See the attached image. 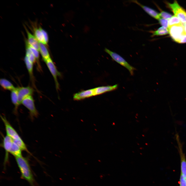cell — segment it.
<instances>
[{"label":"cell","mask_w":186,"mask_h":186,"mask_svg":"<svg viewBox=\"0 0 186 186\" xmlns=\"http://www.w3.org/2000/svg\"><path fill=\"white\" fill-rule=\"evenodd\" d=\"M15 158L21 178L27 181L32 186H34L35 181L28 159L22 156Z\"/></svg>","instance_id":"cell-1"},{"label":"cell","mask_w":186,"mask_h":186,"mask_svg":"<svg viewBox=\"0 0 186 186\" xmlns=\"http://www.w3.org/2000/svg\"><path fill=\"white\" fill-rule=\"evenodd\" d=\"M105 51L109 55L112 59L117 63L127 69L131 75H133L135 68L131 65L126 60L118 54L105 48Z\"/></svg>","instance_id":"cell-2"},{"label":"cell","mask_w":186,"mask_h":186,"mask_svg":"<svg viewBox=\"0 0 186 186\" xmlns=\"http://www.w3.org/2000/svg\"><path fill=\"white\" fill-rule=\"evenodd\" d=\"M166 4L182 24H184L186 23V11L176 1H174L172 3L167 2Z\"/></svg>","instance_id":"cell-3"},{"label":"cell","mask_w":186,"mask_h":186,"mask_svg":"<svg viewBox=\"0 0 186 186\" xmlns=\"http://www.w3.org/2000/svg\"><path fill=\"white\" fill-rule=\"evenodd\" d=\"M168 30L172 39L174 41L180 43L182 37L185 34L184 32L183 24H182L172 26L168 27Z\"/></svg>","instance_id":"cell-4"},{"label":"cell","mask_w":186,"mask_h":186,"mask_svg":"<svg viewBox=\"0 0 186 186\" xmlns=\"http://www.w3.org/2000/svg\"><path fill=\"white\" fill-rule=\"evenodd\" d=\"M175 139L177 144V149L178 150L181 159V174L186 178V159L183 150V145L180 139L178 133L175 134Z\"/></svg>","instance_id":"cell-5"},{"label":"cell","mask_w":186,"mask_h":186,"mask_svg":"<svg viewBox=\"0 0 186 186\" xmlns=\"http://www.w3.org/2000/svg\"><path fill=\"white\" fill-rule=\"evenodd\" d=\"M21 104L29 110L30 116L32 119L37 117L38 113L35 107L34 100L32 95L25 98L22 101Z\"/></svg>","instance_id":"cell-6"},{"label":"cell","mask_w":186,"mask_h":186,"mask_svg":"<svg viewBox=\"0 0 186 186\" xmlns=\"http://www.w3.org/2000/svg\"><path fill=\"white\" fill-rule=\"evenodd\" d=\"M1 118L5 126L6 135L13 141L21 138L16 130L11 125L5 116L1 115Z\"/></svg>","instance_id":"cell-7"},{"label":"cell","mask_w":186,"mask_h":186,"mask_svg":"<svg viewBox=\"0 0 186 186\" xmlns=\"http://www.w3.org/2000/svg\"><path fill=\"white\" fill-rule=\"evenodd\" d=\"M51 74L55 81L56 90L59 89V84L57 80V76H60L61 74L57 69L56 66L50 58L45 62Z\"/></svg>","instance_id":"cell-8"},{"label":"cell","mask_w":186,"mask_h":186,"mask_svg":"<svg viewBox=\"0 0 186 186\" xmlns=\"http://www.w3.org/2000/svg\"><path fill=\"white\" fill-rule=\"evenodd\" d=\"M34 91L33 89L31 87H18V94L19 103L21 104L22 101L27 97L32 95Z\"/></svg>","instance_id":"cell-9"},{"label":"cell","mask_w":186,"mask_h":186,"mask_svg":"<svg viewBox=\"0 0 186 186\" xmlns=\"http://www.w3.org/2000/svg\"><path fill=\"white\" fill-rule=\"evenodd\" d=\"M13 141L12 139L8 136L6 135L3 138L2 146L4 149L5 154L4 163L7 161L8 159V154L12 147Z\"/></svg>","instance_id":"cell-10"},{"label":"cell","mask_w":186,"mask_h":186,"mask_svg":"<svg viewBox=\"0 0 186 186\" xmlns=\"http://www.w3.org/2000/svg\"><path fill=\"white\" fill-rule=\"evenodd\" d=\"M95 95L94 88L83 90L75 94L73 96V99L79 100L84 99Z\"/></svg>","instance_id":"cell-11"},{"label":"cell","mask_w":186,"mask_h":186,"mask_svg":"<svg viewBox=\"0 0 186 186\" xmlns=\"http://www.w3.org/2000/svg\"><path fill=\"white\" fill-rule=\"evenodd\" d=\"M131 1L140 6L145 12L153 18L158 20L161 18L159 13L153 9L142 4L137 1Z\"/></svg>","instance_id":"cell-12"},{"label":"cell","mask_w":186,"mask_h":186,"mask_svg":"<svg viewBox=\"0 0 186 186\" xmlns=\"http://www.w3.org/2000/svg\"><path fill=\"white\" fill-rule=\"evenodd\" d=\"M118 86L117 84H115L113 86H102L94 88L95 95H99L114 90L118 88Z\"/></svg>","instance_id":"cell-13"},{"label":"cell","mask_w":186,"mask_h":186,"mask_svg":"<svg viewBox=\"0 0 186 186\" xmlns=\"http://www.w3.org/2000/svg\"><path fill=\"white\" fill-rule=\"evenodd\" d=\"M25 29L27 36V42L30 45L39 51V42L35 36L33 35L29 31L26 27Z\"/></svg>","instance_id":"cell-14"},{"label":"cell","mask_w":186,"mask_h":186,"mask_svg":"<svg viewBox=\"0 0 186 186\" xmlns=\"http://www.w3.org/2000/svg\"><path fill=\"white\" fill-rule=\"evenodd\" d=\"M24 60L32 83L33 86L35 88V79L33 73V64L29 60L27 57L26 56L24 58Z\"/></svg>","instance_id":"cell-15"},{"label":"cell","mask_w":186,"mask_h":186,"mask_svg":"<svg viewBox=\"0 0 186 186\" xmlns=\"http://www.w3.org/2000/svg\"><path fill=\"white\" fill-rule=\"evenodd\" d=\"M11 97L12 102L14 106V112L17 113L18 106L20 105L18 101V87L16 88L11 91Z\"/></svg>","instance_id":"cell-16"},{"label":"cell","mask_w":186,"mask_h":186,"mask_svg":"<svg viewBox=\"0 0 186 186\" xmlns=\"http://www.w3.org/2000/svg\"><path fill=\"white\" fill-rule=\"evenodd\" d=\"M45 44L39 42L40 51L44 62L50 58L48 51Z\"/></svg>","instance_id":"cell-17"},{"label":"cell","mask_w":186,"mask_h":186,"mask_svg":"<svg viewBox=\"0 0 186 186\" xmlns=\"http://www.w3.org/2000/svg\"><path fill=\"white\" fill-rule=\"evenodd\" d=\"M0 84L2 87L4 89L11 91L16 88L10 82L4 78L0 79Z\"/></svg>","instance_id":"cell-18"},{"label":"cell","mask_w":186,"mask_h":186,"mask_svg":"<svg viewBox=\"0 0 186 186\" xmlns=\"http://www.w3.org/2000/svg\"><path fill=\"white\" fill-rule=\"evenodd\" d=\"M22 151L18 146L13 142L9 153L16 158L22 156Z\"/></svg>","instance_id":"cell-19"},{"label":"cell","mask_w":186,"mask_h":186,"mask_svg":"<svg viewBox=\"0 0 186 186\" xmlns=\"http://www.w3.org/2000/svg\"><path fill=\"white\" fill-rule=\"evenodd\" d=\"M34 36L39 43H42L45 45L46 43L43 34L39 27H34Z\"/></svg>","instance_id":"cell-20"},{"label":"cell","mask_w":186,"mask_h":186,"mask_svg":"<svg viewBox=\"0 0 186 186\" xmlns=\"http://www.w3.org/2000/svg\"><path fill=\"white\" fill-rule=\"evenodd\" d=\"M26 44L30 49L36 59L38 68L40 71H41V68L39 61V51L32 47L28 43L27 41H26Z\"/></svg>","instance_id":"cell-21"},{"label":"cell","mask_w":186,"mask_h":186,"mask_svg":"<svg viewBox=\"0 0 186 186\" xmlns=\"http://www.w3.org/2000/svg\"><path fill=\"white\" fill-rule=\"evenodd\" d=\"M152 36L163 35H166L168 33V31L167 28L163 27H161L157 30L152 31Z\"/></svg>","instance_id":"cell-22"},{"label":"cell","mask_w":186,"mask_h":186,"mask_svg":"<svg viewBox=\"0 0 186 186\" xmlns=\"http://www.w3.org/2000/svg\"><path fill=\"white\" fill-rule=\"evenodd\" d=\"M13 141L22 151H26L30 153L25 144L21 138L17 140Z\"/></svg>","instance_id":"cell-23"},{"label":"cell","mask_w":186,"mask_h":186,"mask_svg":"<svg viewBox=\"0 0 186 186\" xmlns=\"http://www.w3.org/2000/svg\"><path fill=\"white\" fill-rule=\"evenodd\" d=\"M26 56L29 60L33 64L35 63L36 62V59L32 52L26 45Z\"/></svg>","instance_id":"cell-24"},{"label":"cell","mask_w":186,"mask_h":186,"mask_svg":"<svg viewBox=\"0 0 186 186\" xmlns=\"http://www.w3.org/2000/svg\"><path fill=\"white\" fill-rule=\"evenodd\" d=\"M182 24L180 20L176 16H172L168 21V27L172 26Z\"/></svg>","instance_id":"cell-25"},{"label":"cell","mask_w":186,"mask_h":186,"mask_svg":"<svg viewBox=\"0 0 186 186\" xmlns=\"http://www.w3.org/2000/svg\"><path fill=\"white\" fill-rule=\"evenodd\" d=\"M159 14L160 17L163 18V19L167 20L169 19L172 16L171 14L163 11L161 12L160 13H159Z\"/></svg>","instance_id":"cell-26"},{"label":"cell","mask_w":186,"mask_h":186,"mask_svg":"<svg viewBox=\"0 0 186 186\" xmlns=\"http://www.w3.org/2000/svg\"><path fill=\"white\" fill-rule=\"evenodd\" d=\"M159 22L162 27L167 28L168 27V20L163 18H160L158 20Z\"/></svg>","instance_id":"cell-27"},{"label":"cell","mask_w":186,"mask_h":186,"mask_svg":"<svg viewBox=\"0 0 186 186\" xmlns=\"http://www.w3.org/2000/svg\"><path fill=\"white\" fill-rule=\"evenodd\" d=\"M39 28L42 32L45 41L46 45H47L48 42V36L47 32L41 27H39Z\"/></svg>","instance_id":"cell-28"},{"label":"cell","mask_w":186,"mask_h":186,"mask_svg":"<svg viewBox=\"0 0 186 186\" xmlns=\"http://www.w3.org/2000/svg\"><path fill=\"white\" fill-rule=\"evenodd\" d=\"M180 186H186V178L181 173L179 181Z\"/></svg>","instance_id":"cell-29"},{"label":"cell","mask_w":186,"mask_h":186,"mask_svg":"<svg viewBox=\"0 0 186 186\" xmlns=\"http://www.w3.org/2000/svg\"><path fill=\"white\" fill-rule=\"evenodd\" d=\"M186 43V35L185 34L183 37L180 43Z\"/></svg>","instance_id":"cell-30"},{"label":"cell","mask_w":186,"mask_h":186,"mask_svg":"<svg viewBox=\"0 0 186 186\" xmlns=\"http://www.w3.org/2000/svg\"><path fill=\"white\" fill-rule=\"evenodd\" d=\"M184 33L186 35V23L183 24Z\"/></svg>","instance_id":"cell-31"}]
</instances>
